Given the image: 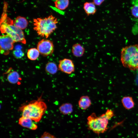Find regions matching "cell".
Here are the masks:
<instances>
[{"instance_id":"cell-1","label":"cell","mask_w":138,"mask_h":138,"mask_svg":"<svg viewBox=\"0 0 138 138\" xmlns=\"http://www.w3.org/2000/svg\"><path fill=\"white\" fill-rule=\"evenodd\" d=\"M114 115L113 111L109 109L98 117L94 113H92L87 119L88 129L98 135L104 133L108 129L109 121Z\"/></svg>"},{"instance_id":"cell-2","label":"cell","mask_w":138,"mask_h":138,"mask_svg":"<svg viewBox=\"0 0 138 138\" xmlns=\"http://www.w3.org/2000/svg\"><path fill=\"white\" fill-rule=\"evenodd\" d=\"M41 99L39 98L21 107L19 110L22 116L29 118L35 122H39L47 108L46 103Z\"/></svg>"},{"instance_id":"cell-3","label":"cell","mask_w":138,"mask_h":138,"mask_svg":"<svg viewBox=\"0 0 138 138\" xmlns=\"http://www.w3.org/2000/svg\"><path fill=\"white\" fill-rule=\"evenodd\" d=\"M33 29L38 35L48 38L57 28L58 21L52 15L43 18H37L33 19Z\"/></svg>"},{"instance_id":"cell-4","label":"cell","mask_w":138,"mask_h":138,"mask_svg":"<svg viewBox=\"0 0 138 138\" xmlns=\"http://www.w3.org/2000/svg\"><path fill=\"white\" fill-rule=\"evenodd\" d=\"M121 61L123 66L130 70H138V44L125 47L121 50Z\"/></svg>"},{"instance_id":"cell-5","label":"cell","mask_w":138,"mask_h":138,"mask_svg":"<svg viewBox=\"0 0 138 138\" xmlns=\"http://www.w3.org/2000/svg\"><path fill=\"white\" fill-rule=\"evenodd\" d=\"M1 23L0 29L2 33H6L15 42H19L24 44L26 43L24 33L22 30L15 26L13 21L8 17L4 16Z\"/></svg>"},{"instance_id":"cell-6","label":"cell","mask_w":138,"mask_h":138,"mask_svg":"<svg viewBox=\"0 0 138 138\" xmlns=\"http://www.w3.org/2000/svg\"><path fill=\"white\" fill-rule=\"evenodd\" d=\"M37 48L40 53L45 56L51 55L54 49L52 42L45 39H42L39 42Z\"/></svg>"},{"instance_id":"cell-7","label":"cell","mask_w":138,"mask_h":138,"mask_svg":"<svg viewBox=\"0 0 138 138\" xmlns=\"http://www.w3.org/2000/svg\"><path fill=\"white\" fill-rule=\"evenodd\" d=\"M15 42L7 34L1 35L0 37V52L2 54L8 55L14 48Z\"/></svg>"},{"instance_id":"cell-8","label":"cell","mask_w":138,"mask_h":138,"mask_svg":"<svg viewBox=\"0 0 138 138\" xmlns=\"http://www.w3.org/2000/svg\"><path fill=\"white\" fill-rule=\"evenodd\" d=\"M58 70L68 74H70L75 71L74 63L71 60L65 58L59 61Z\"/></svg>"},{"instance_id":"cell-9","label":"cell","mask_w":138,"mask_h":138,"mask_svg":"<svg viewBox=\"0 0 138 138\" xmlns=\"http://www.w3.org/2000/svg\"><path fill=\"white\" fill-rule=\"evenodd\" d=\"M32 121L29 118L22 116L19 119L18 123L22 127L35 130L37 128L38 126Z\"/></svg>"},{"instance_id":"cell-10","label":"cell","mask_w":138,"mask_h":138,"mask_svg":"<svg viewBox=\"0 0 138 138\" xmlns=\"http://www.w3.org/2000/svg\"><path fill=\"white\" fill-rule=\"evenodd\" d=\"M91 105V101L89 97L87 95L82 96L78 101V106L82 110L87 109Z\"/></svg>"},{"instance_id":"cell-11","label":"cell","mask_w":138,"mask_h":138,"mask_svg":"<svg viewBox=\"0 0 138 138\" xmlns=\"http://www.w3.org/2000/svg\"><path fill=\"white\" fill-rule=\"evenodd\" d=\"M72 52L74 56L77 57L83 56L85 52L84 48L80 44L76 43L72 47Z\"/></svg>"},{"instance_id":"cell-12","label":"cell","mask_w":138,"mask_h":138,"mask_svg":"<svg viewBox=\"0 0 138 138\" xmlns=\"http://www.w3.org/2000/svg\"><path fill=\"white\" fill-rule=\"evenodd\" d=\"M28 24V22L26 18L21 16L17 17L13 22L15 26L21 30L25 29Z\"/></svg>"},{"instance_id":"cell-13","label":"cell","mask_w":138,"mask_h":138,"mask_svg":"<svg viewBox=\"0 0 138 138\" xmlns=\"http://www.w3.org/2000/svg\"><path fill=\"white\" fill-rule=\"evenodd\" d=\"M59 110L61 113L63 114H70L73 112V105L70 103H63L59 107Z\"/></svg>"},{"instance_id":"cell-14","label":"cell","mask_w":138,"mask_h":138,"mask_svg":"<svg viewBox=\"0 0 138 138\" xmlns=\"http://www.w3.org/2000/svg\"><path fill=\"white\" fill-rule=\"evenodd\" d=\"M95 5L93 2H86L84 5V9L88 16L93 15L96 12Z\"/></svg>"},{"instance_id":"cell-15","label":"cell","mask_w":138,"mask_h":138,"mask_svg":"<svg viewBox=\"0 0 138 138\" xmlns=\"http://www.w3.org/2000/svg\"><path fill=\"white\" fill-rule=\"evenodd\" d=\"M121 102L123 107L127 109L132 108L134 106V102L131 97L128 96L123 97L121 100Z\"/></svg>"},{"instance_id":"cell-16","label":"cell","mask_w":138,"mask_h":138,"mask_svg":"<svg viewBox=\"0 0 138 138\" xmlns=\"http://www.w3.org/2000/svg\"><path fill=\"white\" fill-rule=\"evenodd\" d=\"M58 68L56 64L52 62H49L46 64L45 70L48 73L52 75L56 73L57 71Z\"/></svg>"},{"instance_id":"cell-17","label":"cell","mask_w":138,"mask_h":138,"mask_svg":"<svg viewBox=\"0 0 138 138\" xmlns=\"http://www.w3.org/2000/svg\"><path fill=\"white\" fill-rule=\"evenodd\" d=\"M7 78L9 83L15 84L18 82L20 79V76L17 72L13 71L10 72L8 74Z\"/></svg>"},{"instance_id":"cell-18","label":"cell","mask_w":138,"mask_h":138,"mask_svg":"<svg viewBox=\"0 0 138 138\" xmlns=\"http://www.w3.org/2000/svg\"><path fill=\"white\" fill-rule=\"evenodd\" d=\"M40 52L35 48L30 49L28 50L27 55L28 58L31 60H36L39 57Z\"/></svg>"},{"instance_id":"cell-19","label":"cell","mask_w":138,"mask_h":138,"mask_svg":"<svg viewBox=\"0 0 138 138\" xmlns=\"http://www.w3.org/2000/svg\"><path fill=\"white\" fill-rule=\"evenodd\" d=\"M55 7L58 9L61 10L65 9L69 4V0H55L54 2Z\"/></svg>"},{"instance_id":"cell-20","label":"cell","mask_w":138,"mask_h":138,"mask_svg":"<svg viewBox=\"0 0 138 138\" xmlns=\"http://www.w3.org/2000/svg\"><path fill=\"white\" fill-rule=\"evenodd\" d=\"M13 53L14 57L17 59L21 58L24 55V53L20 50H16L13 51Z\"/></svg>"},{"instance_id":"cell-21","label":"cell","mask_w":138,"mask_h":138,"mask_svg":"<svg viewBox=\"0 0 138 138\" xmlns=\"http://www.w3.org/2000/svg\"><path fill=\"white\" fill-rule=\"evenodd\" d=\"M131 12L132 15L136 18H138V4L134 5L132 8Z\"/></svg>"},{"instance_id":"cell-22","label":"cell","mask_w":138,"mask_h":138,"mask_svg":"<svg viewBox=\"0 0 138 138\" xmlns=\"http://www.w3.org/2000/svg\"><path fill=\"white\" fill-rule=\"evenodd\" d=\"M40 138H56L54 136L49 133L45 132Z\"/></svg>"},{"instance_id":"cell-23","label":"cell","mask_w":138,"mask_h":138,"mask_svg":"<svg viewBox=\"0 0 138 138\" xmlns=\"http://www.w3.org/2000/svg\"><path fill=\"white\" fill-rule=\"evenodd\" d=\"M105 0H93V2L94 4L97 6H99Z\"/></svg>"}]
</instances>
